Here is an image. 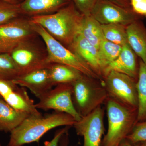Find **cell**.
I'll return each mask as SVG.
<instances>
[{
  "label": "cell",
  "instance_id": "6da1fadb",
  "mask_svg": "<svg viewBox=\"0 0 146 146\" xmlns=\"http://www.w3.org/2000/svg\"><path fill=\"white\" fill-rule=\"evenodd\" d=\"M76 122L70 115L55 111L44 116H29L10 132L7 146H23L39 143L42 136L53 129L73 126Z\"/></svg>",
  "mask_w": 146,
  "mask_h": 146
},
{
  "label": "cell",
  "instance_id": "7a4b0ae2",
  "mask_svg": "<svg viewBox=\"0 0 146 146\" xmlns=\"http://www.w3.org/2000/svg\"><path fill=\"white\" fill-rule=\"evenodd\" d=\"M82 14L72 2L48 15L33 16L30 21L43 27L52 37L70 49L79 34Z\"/></svg>",
  "mask_w": 146,
  "mask_h": 146
},
{
  "label": "cell",
  "instance_id": "3957f363",
  "mask_svg": "<svg viewBox=\"0 0 146 146\" xmlns=\"http://www.w3.org/2000/svg\"><path fill=\"white\" fill-rule=\"evenodd\" d=\"M106 102L108 129L101 146H120L138 122V108L109 97Z\"/></svg>",
  "mask_w": 146,
  "mask_h": 146
},
{
  "label": "cell",
  "instance_id": "277c9868",
  "mask_svg": "<svg viewBox=\"0 0 146 146\" xmlns=\"http://www.w3.org/2000/svg\"><path fill=\"white\" fill-rule=\"evenodd\" d=\"M71 84L73 104L82 118L100 106L108 98L103 82L98 80L83 75Z\"/></svg>",
  "mask_w": 146,
  "mask_h": 146
},
{
  "label": "cell",
  "instance_id": "5b68a950",
  "mask_svg": "<svg viewBox=\"0 0 146 146\" xmlns=\"http://www.w3.org/2000/svg\"><path fill=\"white\" fill-rule=\"evenodd\" d=\"M31 23L35 32L42 37L46 44L49 64L58 63L68 65L76 69L84 75L103 82V80L78 55L52 37L43 27Z\"/></svg>",
  "mask_w": 146,
  "mask_h": 146
},
{
  "label": "cell",
  "instance_id": "8992f818",
  "mask_svg": "<svg viewBox=\"0 0 146 146\" xmlns=\"http://www.w3.org/2000/svg\"><path fill=\"white\" fill-rule=\"evenodd\" d=\"M137 80L129 76L111 71L104 78V85L108 97L123 104L138 107Z\"/></svg>",
  "mask_w": 146,
  "mask_h": 146
},
{
  "label": "cell",
  "instance_id": "52a82bcc",
  "mask_svg": "<svg viewBox=\"0 0 146 146\" xmlns=\"http://www.w3.org/2000/svg\"><path fill=\"white\" fill-rule=\"evenodd\" d=\"M72 94L71 84H58L41 96L39 101L35 104V107L44 111L52 110L55 112L66 113L78 121L82 117L74 106Z\"/></svg>",
  "mask_w": 146,
  "mask_h": 146
},
{
  "label": "cell",
  "instance_id": "ba28073f",
  "mask_svg": "<svg viewBox=\"0 0 146 146\" xmlns=\"http://www.w3.org/2000/svg\"><path fill=\"white\" fill-rule=\"evenodd\" d=\"M32 39L21 42L10 54L18 67L20 75L45 68L49 65L47 52L43 51L32 42Z\"/></svg>",
  "mask_w": 146,
  "mask_h": 146
},
{
  "label": "cell",
  "instance_id": "9c48e42d",
  "mask_svg": "<svg viewBox=\"0 0 146 146\" xmlns=\"http://www.w3.org/2000/svg\"><path fill=\"white\" fill-rule=\"evenodd\" d=\"M35 33L30 19L18 17L0 25V54H10L20 43L31 39Z\"/></svg>",
  "mask_w": 146,
  "mask_h": 146
},
{
  "label": "cell",
  "instance_id": "30bf717a",
  "mask_svg": "<svg viewBox=\"0 0 146 146\" xmlns=\"http://www.w3.org/2000/svg\"><path fill=\"white\" fill-rule=\"evenodd\" d=\"M91 15L101 25L118 23L125 26L141 17L132 9L124 8L107 0H99Z\"/></svg>",
  "mask_w": 146,
  "mask_h": 146
},
{
  "label": "cell",
  "instance_id": "8fae6325",
  "mask_svg": "<svg viewBox=\"0 0 146 146\" xmlns=\"http://www.w3.org/2000/svg\"><path fill=\"white\" fill-rule=\"evenodd\" d=\"M104 116L100 106L74 124L77 134L83 138V146H101L105 131Z\"/></svg>",
  "mask_w": 146,
  "mask_h": 146
},
{
  "label": "cell",
  "instance_id": "7c38bea8",
  "mask_svg": "<svg viewBox=\"0 0 146 146\" xmlns=\"http://www.w3.org/2000/svg\"><path fill=\"white\" fill-rule=\"evenodd\" d=\"M70 49L78 55L104 81L107 65L102 58L98 48L78 34Z\"/></svg>",
  "mask_w": 146,
  "mask_h": 146
},
{
  "label": "cell",
  "instance_id": "4fadbf2b",
  "mask_svg": "<svg viewBox=\"0 0 146 146\" xmlns=\"http://www.w3.org/2000/svg\"><path fill=\"white\" fill-rule=\"evenodd\" d=\"M47 66L18 76L12 81L18 86L27 88L39 99L53 86Z\"/></svg>",
  "mask_w": 146,
  "mask_h": 146
},
{
  "label": "cell",
  "instance_id": "5bb4252c",
  "mask_svg": "<svg viewBox=\"0 0 146 146\" xmlns=\"http://www.w3.org/2000/svg\"><path fill=\"white\" fill-rule=\"evenodd\" d=\"M137 56L128 43L122 46L117 58L108 64L105 70L104 78L111 71L125 74L137 80L139 72V62Z\"/></svg>",
  "mask_w": 146,
  "mask_h": 146
},
{
  "label": "cell",
  "instance_id": "9a60e30c",
  "mask_svg": "<svg viewBox=\"0 0 146 146\" xmlns=\"http://www.w3.org/2000/svg\"><path fill=\"white\" fill-rule=\"evenodd\" d=\"M71 2V0H24L20 7L22 13L31 17L54 13Z\"/></svg>",
  "mask_w": 146,
  "mask_h": 146
},
{
  "label": "cell",
  "instance_id": "2e32d148",
  "mask_svg": "<svg viewBox=\"0 0 146 146\" xmlns=\"http://www.w3.org/2000/svg\"><path fill=\"white\" fill-rule=\"evenodd\" d=\"M128 43L137 56L146 63V27L140 19L126 27Z\"/></svg>",
  "mask_w": 146,
  "mask_h": 146
},
{
  "label": "cell",
  "instance_id": "e0dca14e",
  "mask_svg": "<svg viewBox=\"0 0 146 146\" xmlns=\"http://www.w3.org/2000/svg\"><path fill=\"white\" fill-rule=\"evenodd\" d=\"M3 98L14 109L29 116L42 115L24 87L18 86L14 91Z\"/></svg>",
  "mask_w": 146,
  "mask_h": 146
},
{
  "label": "cell",
  "instance_id": "ac0fdd59",
  "mask_svg": "<svg viewBox=\"0 0 146 146\" xmlns=\"http://www.w3.org/2000/svg\"><path fill=\"white\" fill-rule=\"evenodd\" d=\"M28 117L11 107L0 97V131L10 133Z\"/></svg>",
  "mask_w": 146,
  "mask_h": 146
},
{
  "label": "cell",
  "instance_id": "d6986e66",
  "mask_svg": "<svg viewBox=\"0 0 146 146\" xmlns=\"http://www.w3.org/2000/svg\"><path fill=\"white\" fill-rule=\"evenodd\" d=\"M53 86L72 84L84 74L76 69L63 64L51 63L47 66Z\"/></svg>",
  "mask_w": 146,
  "mask_h": 146
},
{
  "label": "cell",
  "instance_id": "ffe728a7",
  "mask_svg": "<svg viewBox=\"0 0 146 146\" xmlns=\"http://www.w3.org/2000/svg\"><path fill=\"white\" fill-rule=\"evenodd\" d=\"M98 49L104 39L101 25L91 15H82L79 34Z\"/></svg>",
  "mask_w": 146,
  "mask_h": 146
},
{
  "label": "cell",
  "instance_id": "44dd1931",
  "mask_svg": "<svg viewBox=\"0 0 146 146\" xmlns=\"http://www.w3.org/2000/svg\"><path fill=\"white\" fill-rule=\"evenodd\" d=\"M136 86L138 97L137 122H139L146 120V63L141 59Z\"/></svg>",
  "mask_w": 146,
  "mask_h": 146
},
{
  "label": "cell",
  "instance_id": "7402d4cb",
  "mask_svg": "<svg viewBox=\"0 0 146 146\" xmlns=\"http://www.w3.org/2000/svg\"><path fill=\"white\" fill-rule=\"evenodd\" d=\"M127 26L118 23L101 25L105 39L122 46L128 43Z\"/></svg>",
  "mask_w": 146,
  "mask_h": 146
},
{
  "label": "cell",
  "instance_id": "603a6c76",
  "mask_svg": "<svg viewBox=\"0 0 146 146\" xmlns=\"http://www.w3.org/2000/svg\"><path fill=\"white\" fill-rule=\"evenodd\" d=\"M19 75V70L10 54H0V79L13 80Z\"/></svg>",
  "mask_w": 146,
  "mask_h": 146
},
{
  "label": "cell",
  "instance_id": "cb8c5ba5",
  "mask_svg": "<svg viewBox=\"0 0 146 146\" xmlns=\"http://www.w3.org/2000/svg\"><path fill=\"white\" fill-rule=\"evenodd\" d=\"M122 49V46L104 39L101 42L98 50L102 58L107 66L117 58Z\"/></svg>",
  "mask_w": 146,
  "mask_h": 146
},
{
  "label": "cell",
  "instance_id": "d4e9b609",
  "mask_svg": "<svg viewBox=\"0 0 146 146\" xmlns=\"http://www.w3.org/2000/svg\"><path fill=\"white\" fill-rule=\"evenodd\" d=\"M21 13L20 3L0 0V25L18 18Z\"/></svg>",
  "mask_w": 146,
  "mask_h": 146
},
{
  "label": "cell",
  "instance_id": "484cf974",
  "mask_svg": "<svg viewBox=\"0 0 146 146\" xmlns=\"http://www.w3.org/2000/svg\"><path fill=\"white\" fill-rule=\"evenodd\" d=\"M125 139L133 144L146 141V120L137 123Z\"/></svg>",
  "mask_w": 146,
  "mask_h": 146
},
{
  "label": "cell",
  "instance_id": "4316f807",
  "mask_svg": "<svg viewBox=\"0 0 146 146\" xmlns=\"http://www.w3.org/2000/svg\"><path fill=\"white\" fill-rule=\"evenodd\" d=\"M99 0H71L77 9L83 15H91Z\"/></svg>",
  "mask_w": 146,
  "mask_h": 146
},
{
  "label": "cell",
  "instance_id": "83f0119b",
  "mask_svg": "<svg viewBox=\"0 0 146 146\" xmlns=\"http://www.w3.org/2000/svg\"><path fill=\"white\" fill-rule=\"evenodd\" d=\"M18 86L12 80L0 79V96L4 98L14 91Z\"/></svg>",
  "mask_w": 146,
  "mask_h": 146
},
{
  "label": "cell",
  "instance_id": "f1b7e54d",
  "mask_svg": "<svg viewBox=\"0 0 146 146\" xmlns=\"http://www.w3.org/2000/svg\"><path fill=\"white\" fill-rule=\"evenodd\" d=\"M133 11L146 18V0H129Z\"/></svg>",
  "mask_w": 146,
  "mask_h": 146
},
{
  "label": "cell",
  "instance_id": "f546056e",
  "mask_svg": "<svg viewBox=\"0 0 146 146\" xmlns=\"http://www.w3.org/2000/svg\"><path fill=\"white\" fill-rule=\"evenodd\" d=\"M70 127L66 126L57 130L55 132L53 138L50 141L44 142V146H59L60 138L64 133L68 131Z\"/></svg>",
  "mask_w": 146,
  "mask_h": 146
},
{
  "label": "cell",
  "instance_id": "4dcf8cb0",
  "mask_svg": "<svg viewBox=\"0 0 146 146\" xmlns=\"http://www.w3.org/2000/svg\"><path fill=\"white\" fill-rule=\"evenodd\" d=\"M124 8L132 9L129 0H107Z\"/></svg>",
  "mask_w": 146,
  "mask_h": 146
},
{
  "label": "cell",
  "instance_id": "1f68e13d",
  "mask_svg": "<svg viewBox=\"0 0 146 146\" xmlns=\"http://www.w3.org/2000/svg\"><path fill=\"white\" fill-rule=\"evenodd\" d=\"M68 131L64 133L60 138L59 146H69V136Z\"/></svg>",
  "mask_w": 146,
  "mask_h": 146
},
{
  "label": "cell",
  "instance_id": "d6a6232c",
  "mask_svg": "<svg viewBox=\"0 0 146 146\" xmlns=\"http://www.w3.org/2000/svg\"><path fill=\"white\" fill-rule=\"evenodd\" d=\"M121 146H142V142L133 144L127 141L126 139L124 140L121 144Z\"/></svg>",
  "mask_w": 146,
  "mask_h": 146
},
{
  "label": "cell",
  "instance_id": "836d02e7",
  "mask_svg": "<svg viewBox=\"0 0 146 146\" xmlns=\"http://www.w3.org/2000/svg\"><path fill=\"white\" fill-rule=\"evenodd\" d=\"M3 1H6L11 3H18V1H14V0H3Z\"/></svg>",
  "mask_w": 146,
  "mask_h": 146
},
{
  "label": "cell",
  "instance_id": "e575fe53",
  "mask_svg": "<svg viewBox=\"0 0 146 146\" xmlns=\"http://www.w3.org/2000/svg\"><path fill=\"white\" fill-rule=\"evenodd\" d=\"M142 146H146V141L142 142Z\"/></svg>",
  "mask_w": 146,
  "mask_h": 146
},
{
  "label": "cell",
  "instance_id": "d590c367",
  "mask_svg": "<svg viewBox=\"0 0 146 146\" xmlns=\"http://www.w3.org/2000/svg\"><path fill=\"white\" fill-rule=\"evenodd\" d=\"M14 1H21V0H14Z\"/></svg>",
  "mask_w": 146,
  "mask_h": 146
},
{
  "label": "cell",
  "instance_id": "8d00e7d4",
  "mask_svg": "<svg viewBox=\"0 0 146 146\" xmlns=\"http://www.w3.org/2000/svg\"><path fill=\"white\" fill-rule=\"evenodd\" d=\"M0 146H2L1 145V143H0Z\"/></svg>",
  "mask_w": 146,
  "mask_h": 146
},
{
  "label": "cell",
  "instance_id": "74e56055",
  "mask_svg": "<svg viewBox=\"0 0 146 146\" xmlns=\"http://www.w3.org/2000/svg\"><path fill=\"white\" fill-rule=\"evenodd\" d=\"M0 97H1V96H0Z\"/></svg>",
  "mask_w": 146,
  "mask_h": 146
},
{
  "label": "cell",
  "instance_id": "f35d334b",
  "mask_svg": "<svg viewBox=\"0 0 146 146\" xmlns=\"http://www.w3.org/2000/svg\"></svg>",
  "mask_w": 146,
  "mask_h": 146
}]
</instances>
